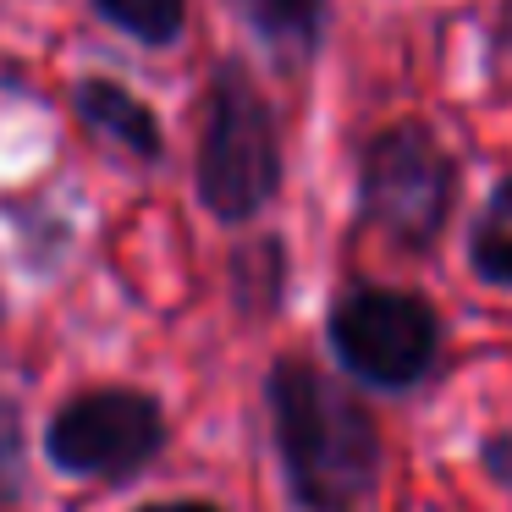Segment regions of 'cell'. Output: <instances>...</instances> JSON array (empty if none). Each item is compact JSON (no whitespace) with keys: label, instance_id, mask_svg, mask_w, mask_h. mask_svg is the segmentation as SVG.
<instances>
[{"label":"cell","instance_id":"cell-12","mask_svg":"<svg viewBox=\"0 0 512 512\" xmlns=\"http://www.w3.org/2000/svg\"><path fill=\"white\" fill-rule=\"evenodd\" d=\"M138 512H221L210 501H155V507H138Z\"/></svg>","mask_w":512,"mask_h":512},{"label":"cell","instance_id":"cell-10","mask_svg":"<svg viewBox=\"0 0 512 512\" xmlns=\"http://www.w3.org/2000/svg\"><path fill=\"white\" fill-rule=\"evenodd\" d=\"M287 254H281L276 237H265V243H254L248 254H237V292L248 298V309H265V303H276L281 292V276H287Z\"/></svg>","mask_w":512,"mask_h":512},{"label":"cell","instance_id":"cell-4","mask_svg":"<svg viewBox=\"0 0 512 512\" xmlns=\"http://www.w3.org/2000/svg\"><path fill=\"white\" fill-rule=\"evenodd\" d=\"M331 353L375 391H408L441 353V320L424 298L397 287H358L331 314Z\"/></svg>","mask_w":512,"mask_h":512},{"label":"cell","instance_id":"cell-7","mask_svg":"<svg viewBox=\"0 0 512 512\" xmlns=\"http://www.w3.org/2000/svg\"><path fill=\"white\" fill-rule=\"evenodd\" d=\"M237 12L287 61H309L325 28V0H237Z\"/></svg>","mask_w":512,"mask_h":512},{"label":"cell","instance_id":"cell-6","mask_svg":"<svg viewBox=\"0 0 512 512\" xmlns=\"http://www.w3.org/2000/svg\"><path fill=\"white\" fill-rule=\"evenodd\" d=\"M72 105H78V116L94 127V133H105L111 144L133 149L138 160H155L160 155V122H155V111H149L144 100H133L122 83L83 78L78 94H72Z\"/></svg>","mask_w":512,"mask_h":512},{"label":"cell","instance_id":"cell-3","mask_svg":"<svg viewBox=\"0 0 512 512\" xmlns=\"http://www.w3.org/2000/svg\"><path fill=\"white\" fill-rule=\"evenodd\" d=\"M452 188H457V166L424 122L386 127L364 149V166H358V210H364V221L408 248H424L446 226Z\"/></svg>","mask_w":512,"mask_h":512},{"label":"cell","instance_id":"cell-9","mask_svg":"<svg viewBox=\"0 0 512 512\" xmlns=\"http://www.w3.org/2000/svg\"><path fill=\"white\" fill-rule=\"evenodd\" d=\"M468 265L490 287H512V221L507 215H479L474 237H468Z\"/></svg>","mask_w":512,"mask_h":512},{"label":"cell","instance_id":"cell-5","mask_svg":"<svg viewBox=\"0 0 512 512\" xmlns=\"http://www.w3.org/2000/svg\"><path fill=\"white\" fill-rule=\"evenodd\" d=\"M166 441V419L149 391L133 386H100L72 397L50 419L45 452L61 474L78 479H127L149 463Z\"/></svg>","mask_w":512,"mask_h":512},{"label":"cell","instance_id":"cell-1","mask_svg":"<svg viewBox=\"0 0 512 512\" xmlns=\"http://www.w3.org/2000/svg\"><path fill=\"white\" fill-rule=\"evenodd\" d=\"M265 391L292 496L309 512H364L380 479V435L369 408L303 358H281Z\"/></svg>","mask_w":512,"mask_h":512},{"label":"cell","instance_id":"cell-8","mask_svg":"<svg viewBox=\"0 0 512 512\" xmlns=\"http://www.w3.org/2000/svg\"><path fill=\"white\" fill-rule=\"evenodd\" d=\"M94 6L105 23H116L144 45H171L182 34V17H188V0H94Z\"/></svg>","mask_w":512,"mask_h":512},{"label":"cell","instance_id":"cell-13","mask_svg":"<svg viewBox=\"0 0 512 512\" xmlns=\"http://www.w3.org/2000/svg\"><path fill=\"white\" fill-rule=\"evenodd\" d=\"M507 45H512V28H507Z\"/></svg>","mask_w":512,"mask_h":512},{"label":"cell","instance_id":"cell-2","mask_svg":"<svg viewBox=\"0 0 512 512\" xmlns=\"http://www.w3.org/2000/svg\"><path fill=\"white\" fill-rule=\"evenodd\" d=\"M281 188L276 116L243 67H221L199 138V199L221 221H254Z\"/></svg>","mask_w":512,"mask_h":512},{"label":"cell","instance_id":"cell-11","mask_svg":"<svg viewBox=\"0 0 512 512\" xmlns=\"http://www.w3.org/2000/svg\"><path fill=\"white\" fill-rule=\"evenodd\" d=\"M17 474H23V419L0 402V490H12Z\"/></svg>","mask_w":512,"mask_h":512}]
</instances>
